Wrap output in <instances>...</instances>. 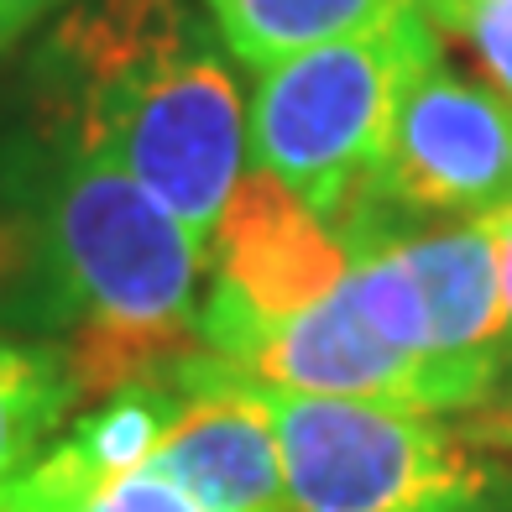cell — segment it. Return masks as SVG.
<instances>
[{"instance_id":"obj_1","label":"cell","mask_w":512,"mask_h":512,"mask_svg":"<svg viewBox=\"0 0 512 512\" xmlns=\"http://www.w3.org/2000/svg\"><path fill=\"white\" fill-rule=\"evenodd\" d=\"M204 246L121 168L42 131L0 173V283L58 335L79 398L152 382L199 351Z\"/></svg>"},{"instance_id":"obj_2","label":"cell","mask_w":512,"mask_h":512,"mask_svg":"<svg viewBox=\"0 0 512 512\" xmlns=\"http://www.w3.org/2000/svg\"><path fill=\"white\" fill-rule=\"evenodd\" d=\"M37 126L121 168L204 246L246 178V95L194 0H79L32 58Z\"/></svg>"},{"instance_id":"obj_3","label":"cell","mask_w":512,"mask_h":512,"mask_svg":"<svg viewBox=\"0 0 512 512\" xmlns=\"http://www.w3.org/2000/svg\"><path fill=\"white\" fill-rule=\"evenodd\" d=\"M434 58L439 37L413 6L377 32L262 68L246 105L251 168L272 173L335 230L377 183L398 105Z\"/></svg>"},{"instance_id":"obj_4","label":"cell","mask_w":512,"mask_h":512,"mask_svg":"<svg viewBox=\"0 0 512 512\" xmlns=\"http://www.w3.org/2000/svg\"><path fill=\"white\" fill-rule=\"evenodd\" d=\"M293 512H512V465L439 413L262 387Z\"/></svg>"},{"instance_id":"obj_5","label":"cell","mask_w":512,"mask_h":512,"mask_svg":"<svg viewBox=\"0 0 512 512\" xmlns=\"http://www.w3.org/2000/svg\"><path fill=\"white\" fill-rule=\"evenodd\" d=\"M512 204V100L429 63L398 105L377 183L335 225L345 251L408 236V220H486Z\"/></svg>"},{"instance_id":"obj_6","label":"cell","mask_w":512,"mask_h":512,"mask_svg":"<svg viewBox=\"0 0 512 512\" xmlns=\"http://www.w3.org/2000/svg\"><path fill=\"white\" fill-rule=\"evenodd\" d=\"M351 267V251L314 209L272 173L246 168L209 241V288L199 309V345L225 366H241L277 324L330 298Z\"/></svg>"},{"instance_id":"obj_7","label":"cell","mask_w":512,"mask_h":512,"mask_svg":"<svg viewBox=\"0 0 512 512\" xmlns=\"http://www.w3.org/2000/svg\"><path fill=\"white\" fill-rule=\"evenodd\" d=\"M246 382H262L277 392H309V398H361V403H392L413 413H439L445 418V387H439L434 366L408 356L403 345H392L377 319H371L351 283H335L330 298H319L314 309L298 319L277 324V330L256 345V351L230 366Z\"/></svg>"},{"instance_id":"obj_8","label":"cell","mask_w":512,"mask_h":512,"mask_svg":"<svg viewBox=\"0 0 512 512\" xmlns=\"http://www.w3.org/2000/svg\"><path fill=\"white\" fill-rule=\"evenodd\" d=\"M413 272L429 319V356L450 387V408L471 413L502 387V262L486 220H455L387 241Z\"/></svg>"},{"instance_id":"obj_9","label":"cell","mask_w":512,"mask_h":512,"mask_svg":"<svg viewBox=\"0 0 512 512\" xmlns=\"http://www.w3.org/2000/svg\"><path fill=\"white\" fill-rule=\"evenodd\" d=\"M225 53L246 68H272L293 53L361 37L413 11V0H204Z\"/></svg>"},{"instance_id":"obj_10","label":"cell","mask_w":512,"mask_h":512,"mask_svg":"<svg viewBox=\"0 0 512 512\" xmlns=\"http://www.w3.org/2000/svg\"><path fill=\"white\" fill-rule=\"evenodd\" d=\"M0 512H204V507L157 465L95 471L68 439H58L32 471L0 486Z\"/></svg>"},{"instance_id":"obj_11","label":"cell","mask_w":512,"mask_h":512,"mask_svg":"<svg viewBox=\"0 0 512 512\" xmlns=\"http://www.w3.org/2000/svg\"><path fill=\"white\" fill-rule=\"evenodd\" d=\"M74 403L79 387L58 345L0 335V486H11L48 455Z\"/></svg>"},{"instance_id":"obj_12","label":"cell","mask_w":512,"mask_h":512,"mask_svg":"<svg viewBox=\"0 0 512 512\" xmlns=\"http://www.w3.org/2000/svg\"><path fill=\"white\" fill-rule=\"evenodd\" d=\"M178 387L168 377L152 382H131L84 418L79 429H68L63 439L74 445L95 471H131V465H147L157 439L168 434L173 413H178Z\"/></svg>"},{"instance_id":"obj_13","label":"cell","mask_w":512,"mask_h":512,"mask_svg":"<svg viewBox=\"0 0 512 512\" xmlns=\"http://www.w3.org/2000/svg\"><path fill=\"white\" fill-rule=\"evenodd\" d=\"M429 27H445L471 42V53L497 79V95L512 100V0H455L450 11L429 16Z\"/></svg>"},{"instance_id":"obj_14","label":"cell","mask_w":512,"mask_h":512,"mask_svg":"<svg viewBox=\"0 0 512 512\" xmlns=\"http://www.w3.org/2000/svg\"><path fill=\"white\" fill-rule=\"evenodd\" d=\"M492 230H497V262H502V382L512 387V204L492 215Z\"/></svg>"},{"instance_id":"obj_15","label":"cell","mask_w":512,"mask_h":512,"mask_svg":"<svg viewBox=\"0 0 512 512\" xmlns=\"http://www.w3.org/2000/svg\"><path fill=\"white\" fill-rule=\"evenodd\" d=\"M68 6H79V0H0V48H11L48 11H68Z\"/></svg>"},{"instance_id":"obj_16","label":"cell","mask_w":512,"mask_h":512,"mask_svg":"<svg viewBox=\"0 0 512 512\" xmlns=\"http://www.w3.org/2000/svg\"><path fill=\"white\" fill-rule=\"evenodd\" d=\"M413 6H418V11H424V16H439V11H450V6H455V0H413Z\"/></svg>"}]
</instances>
